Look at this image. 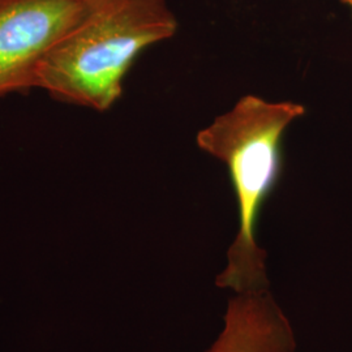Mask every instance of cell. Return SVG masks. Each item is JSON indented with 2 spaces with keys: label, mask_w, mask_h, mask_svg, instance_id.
I'll list each match as a JSON object with an SVG mask.
<instances>
[{
  "label": "cell",
  "mask_w": 352,
  "mask_h": 352,
  "mask_svg": "<svg viewBox=\"0 0 352 352\" xmlns=\"http://www.w3.org/2000/svg\"><path fill=\"white\" fill-rule=\"evenodd\" d=\"M205 352H296L295 331L270 289L234 294L223 327Z\"/></svg>",
  "instance_id": "cell-4"
},
{
  "label": "cell",
  "mask_w": 352,
  "mask_h": 352,
  "mask_svg": "<svg viewBox=\"0 0 352 352\" xmlns=\"http://www.w3.org/2000/svg\"><path fill=\"white\" fill-rule=\"evenodd\" d=\"M305 113L302 104L240 98L197 135L201 151L226 164L238 202L239 228L227 251L217 287L234 294L270 289L266 252L257 241L258 219L282 170V140L289 124Z\"/></svg>",
  "instance_id": "cell-2"
},
{
  "label": "cell",
  "mask_w": 352,
  "mask_h": 352,
  "mask_svg": "<svg viewBox=\"0 0 352 352\" xmlns=\"http://www.w3.org/2000/svg\"><path fill=\"white\" fill-rule=\"evenodd\" d=\"M85 0H0V100L37 89L38 69Z\"/></svg>",
  "instance_id": "cell-3"
},
{
  "label": "cell",
  "mask_w": 352,
  "mask_h": 352,
  "mask_svg": "<svg viewBox=\"0 0 352 352\" xmlns=\"http://www.w3.org/2000/svg\"><path fill=\"white\" fill-rule=\"evenodd\" d=\"M176 29L166 0H85L75 24L41 64L37 89L55 101L104 113L122 97L140 54Z\"/></svg>",
  "instance_id": "cell-1"
},
{
  "label": "cell",
  "mask_w": 352,
  "mask_h": 352,
  "mask_svg": "<svg viewBox=\"0 0 352 352\" xmlns=\"http://www.w3.org/2000/svg\"><path fill=\"white\" fill-rule=\"evenodd\" d=\"M342 1H343V3H344V4H346V6H349V7H350V8H351V11H352V0H342Z\"/></svg>",
  "instance_id": "cell-5"
}]
</instances>
